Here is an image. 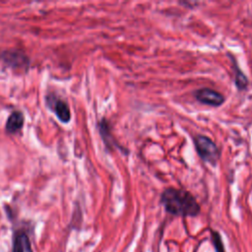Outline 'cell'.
Returning <instances> with one entry per match:
<instances>
[{
	"label": "cell",
	"instance_id": "cell-3",
	"mask_svg": "<svg viewBox=\"0 0 252 252\" xmlns=\"http://www.w3.org/2000/svg\"><path fill=\"white\" fill-rule=\"evenodd\" d=\"M194 95L196 99L201 103L211 106H220L224 101V96L220 93L209 88L197 90L194 93Z\"/></svg>",
	"mask_w": 252,
	"mask_h": 252
},
{
	"label": "cell",
	"instance_id": "cell-2",
	"mask_svg": "<svg viewBox=\"0 0 252 252\" xmlns=\"http://www.w3.org/2000/svg\"><path fill=\"white\" fill-rule=\"evenodd\" d=\"M194 145L200 158L213 165H215L220 158V150L217 145L207 136L198 135L194 137Z\"/></svg>",
	"mask_w": 252,
	"mask_h": 252
},
{
	"label": "cell",
	"instance_id": "cell-8",
	"mask_svg": "<svg viewBox=\"0 0 252 252\" xmlns=\"http://www.w3.org/2000/svg\"><path fill=\"white\" fill-rule=\"evenodd\" d=\"M213 242L215 244L217 252H224L220 236V234L218 232H215V231L213 232Z\"/></svg>",
	"mask_w": 252,
	"mask_h": 252
},
{
	"label": "cell",
	"instance_id": "cell-5",
	"mask_svg": "<svg viewBox=\"0 0 252 252\" xmlns=\"http://www.w3.org/2000/svg\"><path fill=\"white\" fill-rule=\"evenodd\" d=\"M13 252H32L31 240L23 230H18L14 235Z\"/></svg>",
	"mask_w": 252,
	"mask_h": 252
},
{
	"label": "cell",
	"instance_id": "cell-7",
	"mask_svg": "<svg viewBox=\"0 0 252 252\" xmlns=\"http://www.w3.org/2000/svg\"><path fill=\"white\" fill-rule=\"evenodd\" d=\"M234 83L237 87L238 90H244L246 89L247 85H248V80L245 77V75L241 72V70L236 68V72H235V80Z\"/></svg>",
	"mask_w": 252,
	"mask_h": 252
},
{
	"label": "cell",
	"instance_id": "cell-6",
	"mask_svg": "<svg viewBox=\"0 0 252 252\" xmlns=\"http://www.w3.org/2000/svg\"><path fill=\"white\" fill-rule=\"evenodd\" d=\"M24 125V115L20 111H14L10 114L6 121L7 132L13 134L22 129Z\"/></svg>",
	"mask_w": 252,
	"mask_h": 252
},
{
	"label": "cell",
	"instance_id": "cell-1",
	"mask_svg": "<svg viewBox=\"0 0 252 252\" xmlns=\"http://www.w3.org/2000/svg\"><path fill=\"white\" fill-rule=\"evenodd\" d=\"M160 203L165 211L179 217H195L200 213V206L194 196L183 189L166 188L160 195Z\"/></svg>",
	"mask_w": 252,
	"mask_h": 252
},
{
	"label": "cell",
	"instance_id": "cell-4",
	"mask_svg": "<svg viewBox=\"0 0 252 252\" xmlns=\"http://www.w3.org/2000/svg\"><path fill=\"white\" fill-rule=\"evenodd\" d=\"M47 101H48L50 108L53 109L54 113L56 114L57 118L60 121L64 122V123H67L70 121L71 112H70V108H69L68 104L65 101H63L62 99H60L54 95L48 96Z\"/></svg>",
	"mask_w": 252,
	"mask_h": 252
}]
</instances>
